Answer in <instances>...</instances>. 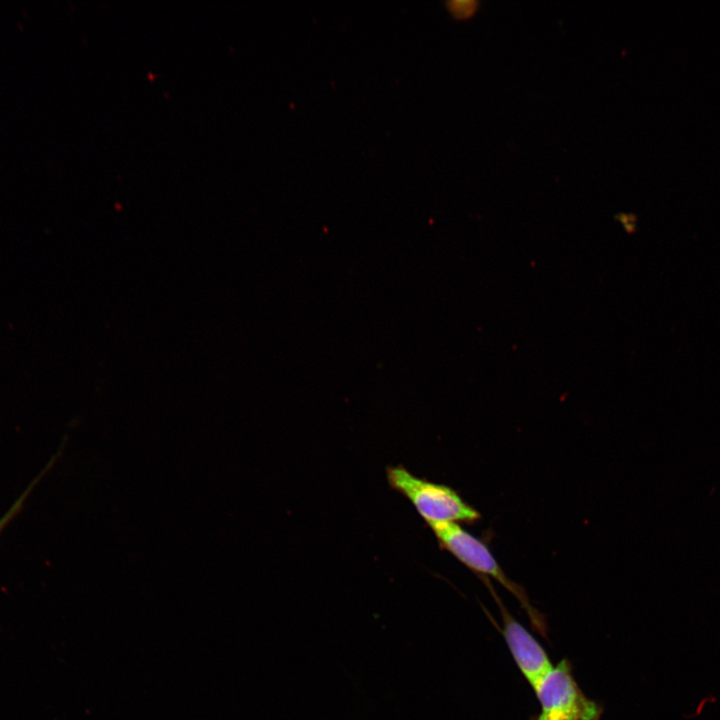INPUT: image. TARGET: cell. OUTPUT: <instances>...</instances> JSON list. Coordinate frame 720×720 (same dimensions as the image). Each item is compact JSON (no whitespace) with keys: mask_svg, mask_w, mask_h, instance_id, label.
Here are the masks:
<instances>
[{"mask_svg":"<svg viewBox=\"0 0 720 720\" xmlns=\"http://www.w3.org/2000/svg\"><path fill=\"white\" fill-rule=\"evenodd\" d=\"M428 526L442 549L451 553L480 577L486 575L493 577L513 594L528 614L534 629L542 636H547V625L543 615L532 606L525 590L506 576L484 542L461 528L458 523H434Z\"/></svg>","mask_w":720,"mask_h":720,"instance_id":"1","label":"cell"},{"mask_svg":"<svg viewBox=\"0 0 720 720\" xmlns=\"http://www.w3.org/2000/svg\"><path fill=\"white\" fill-rule=\"evenodd\" d=\"M391 489L406 497L427 525L434 523H473L480 513L449 486L419 478L403 466L386 469Z\"/></svg>","mask_w":720,"mask_h":720,"instance_id":"2","label":"cell"},{"mask_svg":"<svg viewBox=\"0 0 720 720\" xmlns=\"http://www.w3.org/2000/svg\"><path fill=\"white\" fill-rule=\"evenodd\" d=\"M540 713L532 720H599L602 707L576 683L571 664L561 660L535 689Z\"/></svg>","mask_w":720,"mask_h":720,"instance_id":"3","label":"cell"},{"mask_svg":"<svg viewBox=\"0 0 720 720\" xmlns=\"http://www.w3.org/2000/svg\"><path fill=\"white\" fill-rule=\"evenodd\" d=\"M489 588L501 612L503 634L520 671L535 690L553 668L549 657L536 639L508 612L487 577H480Z\"/></svg>","mask_w":720,"mask_h":720,"instance_id":"4","label":"cell"},{"mask_svg":"<svg viewBox=\"0 0 720 720\" xmlns=\"http://www.w3.org/2000/svg\"><path fill=\"white\" fill-rule=\"evenodd\" d=\"M51 467V463L46 467L26 488V490L20 495V497L13 503L10 509L0 518V534L8 526V524L20 513L26 500L28 499L31 492L34 490L36 485L40 482L42 477Z\"/></svg>","mask_w":720,"mask_h":720,"instance_id":"5","label":"cell"},{"mask_svg":"<svg viewBox=\"0 0 720 720\" xmlns=\"http://www.w3.org/2000/svg\"><path fill=\"white\" fill-rule=\"evenodd\" d=\"M477 2L474 1H459L449 3L450 10L458 18L468 17L473 14L476 9Z\"/></svg>","mask_w":720,"mask_h":720,"instance_id":"6","label":"cell"}]
</instances>
